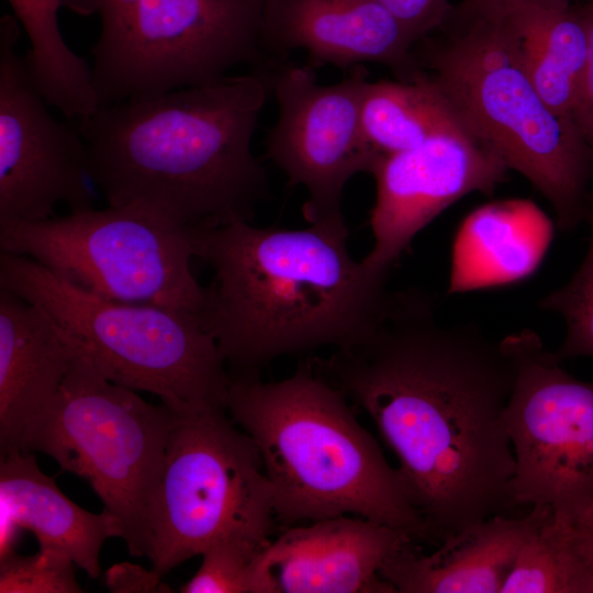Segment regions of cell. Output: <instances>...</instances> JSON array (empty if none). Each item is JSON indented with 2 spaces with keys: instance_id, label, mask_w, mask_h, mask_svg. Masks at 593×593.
<instances>
[{
  "instance_id": "ac0fdd59",
  "label": "cell",
  "mask_w": 593,
  "mask_h": 593,
  "mask_svg": "<svg viewBox=\"0 0 593 593\" xmlns=\"http://www.w3.org/2000/svg\"><path fill=\"white\" fill-rule=\"evenodd\" d=\"M550 513L536 505L524 517L494 515L448 536L432 553L409 540L389 556L381 577L394 593H501L523 544Z\"/></svg>"
},
{
  "instance_id": "9a60e30c",
  "label": "cell",
  "mask_w": 593,
  "mask_h": 593,
  "mask_svg": "<svg viewBox=\"0 0 593 593\" xmlns=\"http://www.w3.org/2000/svg\"><path fill=\"white\" fill-rule=\"evenodd\" d=\"M406 533L345 516L291 527L259 555L250 593H394L381 577Z\"/></svg>"
},
{
  "instance_id": "d4e9b609",
  "label": "cell",
  "mask_w": 593,
  "mask_h": 593,
  "mask_svg": "<svg viewBox=\"0 0 593 593\" xmlns=\"http://www.w3.org/2000/svg\"><path fill=\"white\" fill-rule=\"evenodd\" d=\"M270 539L228 537L215 541L202 552L194 575L182 593H250L256 561Z\"/></svg>"
},
{
  "instance_id": "52a82bcc",
  "label": "cell",
  "mask_w": 593,
  "mask_h": 593,
  "mask_svg": "<svg viewBox=\"0 0 593 593\" xmlns=\"http://www.w3.org/2000/svg\"><path fill=\"white\" fill-rule=\"evenodd\" d=\"M81 344V343H80ZM175 413L109 380L83 345L51 404L27 428L40 451L86 480L122 527L131 556L146 557L149 517Z\"/></svg>"
},
{
  "instance_id": "44dd1931",
  "label": "cell",
  "mask_w": 593,
  "mask_h": 593,
  "mask_svg": "<svg viewBox=\"0 0 593 593\" xmlns=\"http://www.w3.org/2000/svg\"><path fill=\"white\" fill-rule=\"evenodd\" d=\"M460 119L424 71L413 80L368 81L360 102L361 133L373 164L422 144Z\"/></svg>"
},
{
  "instance_id": "30bf717a",
  "label": "cell",
  "mask_w": 593,
  "mask_h": 593,
  "mask_svg": "<svg viewBox=\"0 0 593 593\" xmlns=\"http://www.w3.org/2000/svg\"><path fill=\"white\" fill-rule=\"evenodd\" d=\"M269 0H131L91 48L100 105L215 81L267 64Z\"/></svg>"
},
{
  "instance_id": "6da1fadb",
  "label": "cell",
  "mask_w": 593,
  "mask_h": 593,
  "mask_svg": "<svg viewBox=\"0 0 593 593\" xmlns=\"http://www.w3.org/2000/svg\"><path fill=\"white\" fill-rule=\"evenodd\" d=\"M314 367L395 454L428 542L513 508L514 372L501 340L438 322L434 299L411 288L389 292L369 329Z\"/></svg>"
},
{
  "instance_id": "4fadbf2b",
  "label": "cell",
  "mask_w": 593,
  "mask_h": 593,
  "mask_svg": "<svg viewBox=\"0 0 593 593\" xmlns=\"http://www.w3.org/2000/svg\"><path fill=\"white\" fill-rule=\"evenodd\" d=\"M20 23L0 20V224L37 222L66 204L93 208L87 149L78 128L57 121L16 45Z\"/></svg>"
},
{
  "instance_id": "f1b7e54d",
  "label": "cell",
  "mask_w": 593,
  "mask_h": 593,
  "mask_svg": "<svg viewBox=\"0 0 593 593\" xmlns=\"http://www.w3.org/2000/svg\"><path fill=\"white\" fill-rule=\"evenodd\" d=\"M163 574L130 562L116 563L105 573V584L116 593H169L171 588L161 580Z\"/></svg>"
},
{
  "instance_id": "9c48e42d",
  "label": "cell",
  "mask_w": 593,
  "mask_h": 593,
  "mask_svg": "<svg viewBox=\"0 0 593 593\" xmlns=\"http://www.w3.org/2000/svg\"><path fill=\"white\" fill-rule=\"evenodd\" d=\"M271 483L227 411L175 414L149 517L146 557L165 574L228 537L269 539Z\"/></svg>"
},
{
  "instance_id": "2e32d148",
  "label": "cell",
  "mask_w": 593,
  "mask_h": 593,
  "mask_svg": "<svg viewBox=\"0 0 593 593\" xmlns=\"http://www.w3.org/2000/svg\"><path fill=\"white\" fill-rule=\"evenodd\" d=\"M414 36L376 0H269L261 45L268 63L302 49L312 68L377 63L399 80L421 74Z\"/></svg>"
},
{
  "instance_id": "603a6c76",
  "label": "cell",
  "mask_w": 593,
  "mask_h": 593,
  "mask_svg": "<svg viewBox=\"0 0 593 593\" xmlns=\"http://www.w3.org/2000/svg\"><path fill=\"white\" fill-rule=\"evenodd\" d=\"M585 567L568 521L551 512L523 544L501 593H581Z\"/></svg>"
},
{
  "instance_id": "4dcf8cb0",
  "label": "cell",
  "mask_w": 593,
  "mask_h": 593,
  "mask_svg": "<svg viewBox=\"0 0 593 593\" xmlns=\"http://www.w3.org/2000/svg\"><path fill=\"white\" fill-rule=\"evenodd\" d=\"M573 546L585 564L593 561V503L573 522H569Z\"/></svg>"
},
{
  "instance_id": "5bb4252c",
  "label": "cell",
  "mask_w": 593,
  "mask_h": 593,
  "mask_svg": "<svg viewBox=\"0 0 593 593\" xmlns=\"http://www.w3.org/2000/svg\"><path fill=\"white\" fill-rule=\"evenodd\" d=\"M508 171L462 118L411 149L378 159L369 171L376 181L373 245L361 262L387 280L418 232L462 197L492 194Z\"/></svg>"
},
{
  "instance_id": "f546056e",
  "label": "cell",
  "mask_w": 593,
  "mask_h": 593,
  "mask_svg": "<svg viewBox=\"0 0 593 593\" xmlns=\"http://www.w3.org/2000/svg\"><path fill=\"white\" fill-rule=\"evenodd\" d=\"M131 0H63V7L71 12L89 16L97 14L101 21V27L110 26L125 10Z\"/></svg>"
},
{
  "instance_id": "8fae6325",
  "label": "cell",
  "mask_w": 593,
  "mask_h": 593,
  "mask_svg": "<svg viewBox=\"0 0 593 593\" xmlns=\"http://www.w3.org/2000/svg\"><path fill=\"white\" fill-rule=\"evenodd\" d=\"M501 343L514 372L504 412L511 505L547 506L573 522L593 503V382L568 373L530 329Z\"/></svg>"
},
{
  "instance_id": "277c9868",
  "label": "cell",
  "mask_w": 593,
  "mask_h": 593,
  "mask_svg": "<svg viewBox=\"0 0 593 593\" xmlns=\"http://www.w3.org/2000/svg\"><path fill=\"white\" fill-rule=\"evenodd\" d=\"M227 413L256 444L284 525L355 515L428 541L399 469L313 363L276 382L231 377Z\"/></svg>"
},
{
  "instance_id": "e0dca14e",
  "label": "cell",
  "mask_w": 593,
  "mask_h": 593,
  "mask_svg": "<svg viewBox=\"0 0 593 593\" xmlns=\"http://www.w3.org/2000/svg\"><path fill=\"white\" fill-rule=\"evenodd\" d=\"M81 344L41 305L0 288V456L20 450Z\"/></svg>"
},
{
  "instance_id": "484cf974",
  "label": "cell",
  "mask_w": 593,
  "mask_h": 593,
  "mask_svg": "<svg viewBox=\"0 0 593 593\" xmlns=\"http://www.w3.org/2000/svg\"><path fill=\"white\" fill-rule=\"evenodd\" d=\"M75 563L66 555L38 548L32 556L16 551L0 560L1 593H82Z\"/></svg>"
},
{
  "instance_id": "7a4b0ae2",
  "label": "cell",
  "mask_w": 593,
  "mask_h": 593,
  "mask_svg": "<svg viewBox=\"0 0 593 593\" xmlns=\"http://www.w3.org/2000/svg\"><path fill=\"white\" fill-rule=\"evenodd\" d=\"M269 72L131 98L79 120L91 182L109 206L136 205L191 228L251 222L268 197L251 142Z\"/></svg>"
},
{
  "instance_id": "cb8c5ba5",
  "label": "cell",
  "mask_w": 593,
  "mask_h": 593,
  "mask_svg": "<svg viewBox=\"0 0 593 593\" xmlns=\"http://www.w3.org/2000/svg\"><path fill=\"white\" fill-rule=\"evenodd\" d=\"M584 221L590 227V238L581 265L568 282L539 302L541 309L559 314L564 322L566 335L555 351L561 361L593 358V188Z\"/></svg>"
},
{
  "instance_id": "5b68a950",
  "label": "cell",
  "mask_w": 593,
  "mask_h": 593,
  "mask_svg": "<svg viewBox=\"0 0 593 593\" xmlns=\"http://www.w3.org/2000/svg\"><path fill=\"white\" fill-rule=\"evenodd\" d=\"M413 54L469 127L546 198L559 230L584 221L593 149L539 93L502 15L452 7Z\"/></svg>"
},
{
  "instance_id": "8992f818",
  "label": "cell",
  "mask_w": 593,
  "mask_h": 593,
  "mask_svg": "<svg viewBox=\"0 0 593 593\" xmlns=\"http://www.w3.org/2000/svg\"><path fill=\"white\" fill-rule=\"evenodd\" d=\"M0 288L46 310L114 383L152 393L178 415L227 411L226 362L198 315L102 299L5 251L0 253Z\"/></svg>"
},
{
  "instance_id": "d6a6232c",
  "label": "cell",
  "mask_w": 593,
  "mask_h": 593,
  "mask_svg": "<svg viewBox=\"0 0 593 593\" xmlns=\"http://www.w3.org/2000/svg\"><path fill=\"white\" fill-rule=\"evenodd\" d=\"M581 593H593V561L589 562L585 567Z\"/></svg>"
},
{
  "instance_id": "7402d4cb",
  "label": "cell",
  "mask_w": 593,
  "mask_h": 593,
  "mask_svg": "<svg viewBox=\"0 0 593 593\" xmlns=\"http://www.w3.org/2000/svg\"><path fill=\"white\" fill-rule=\"evenodd\" d=\"M30 48V77L48 105L82 120L100 105L91 67L65 42L58 22L63 0H8Z\"/></svg>"
},
{
  "instance_id": "ffe728a7",
  "label": "cell",
  "mask_w": 593,
  "mask_h": 593,
  "mask_svg": "<svg viewBox=\"0 0 593 593\" xmlns=\"http://www.w3.org/2000/svg\"><path fill=\"white\" fill-rule=\"evenodd\" d=\"M488 10L513 31L525 66L549 107L572 118L588 58V35L578 3L517 1Z\"/></svg>"
},
{
  "instance_id": "7c38bea8",
  "label": "cell",
  "mask_w": 593,
  "mask_h": 593,
  "mask_svg": "<svg viewBox=\"0 0 593 593\" xmlns=\"http://www.w3.org/2000/svg\"><path fill=\"white\" fill-rule=\"evenodd\" d=\"M265 69L278 104L267 158L290 186L306 190L303 214L310 224L342 217L345 186L355 175L369 174L374 161L360 125L367 70L356 66L340 81L321 85L309 65L282 60Z\"/></svg>"
},
{
  "instance_id": "3957f363",
  "label": "cell",
  "mask_w": 593,
  "mask_h": 593,
  "mask_svg": "<svg viewBox=\"0 0 593 593\" xmlns=\"http://www.w3.org/2000/svg\"><path fill=\"white\" fill-rule=\"evenodd\" d=\"M344 217L306 228L251 222L194 228L195 258L213 271L199 314L231 377L270 361L342 348L370 327L389 291L348 249Z\"/></svg>"
},
{
  "instance_id": "4316f807",
  "label": "cell",
  "mask_w": 593,
  "mask_h": 593,
  "mask_svg": "<svg viewBox=\"0 0 593 593\" xmlns=\"http://www.w3.org/2000/svg\"><path fill=\"white\" fill-rule=\"evenodd\" d=\"M416 40L421 41L445 22L452 4L449 0H376Z\"/></svg>"
},
{
  "instance_id": "ba28073f",
  "label": "cell",
  "mask_w": 593,
  "mask_h": 593,
  "mask_svg": "<svg viewBox=\"0 0 593 593\" xmlns=\"http://www.w3.org/2000/svg\"><path fill=\"white\" fill-rule=\"evenodd\" d=\"M194 228L136 205L0 224L1 251L25 256L102 299L199 316L205 287L194 277Z\"/></svg>"
},
{
  "instance_id": "d6986e66",
  "label": "cell",
  "mask_w": 593,
  "mask_h": 593,
  "mask_svg": "<svg viewBox=\"0 0 593 593\" xmlns=\"http://www.w3.org/2000/svg\"><path fill=\"white\" fill-rule=\"evenodd\" d=\"M29 530L40 548L66 555L89 578L101 572L100 552L107 539L122 538V527L105 508L91 513L71 501L45 474L33 452L0 456V560L15 552Z\"/></svg>"
},
{
  "instance_id": "83f0119b",
  "label": "cell",
  "mask_w": 593,
  "mask_h": 593,
  "mask_svg": "<svg viewBox=\"0 0 593 593\" xmlns=\"http://www.w3.org/2000/svg\"><path fill=\"white\" fill-rule=\"evenodd\" d=\"M586 35L588 58L577 89L572 119L593 149V1L579 4Z\"/></svg>"
},
{
  "instance_id": "1f68e13d",
  "label": "cell",
  "mask_w": 593,
  "mask_h": 593,
  "mask_svg": "<svg viewBox=\"0 0 593 593\" xmlns=\"http://www.w3.org/2000/svg\"><path fill=\"white\" fill-rule=\"evenodd\" d=\"M517 1H535L542 3H578L593 0H462L461 2L471 7H500Z\"/></svg>"
}]
</instances>
